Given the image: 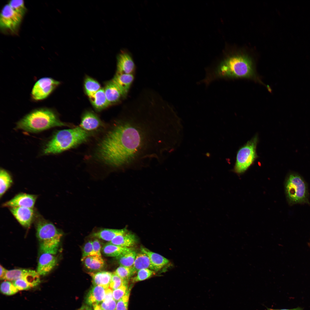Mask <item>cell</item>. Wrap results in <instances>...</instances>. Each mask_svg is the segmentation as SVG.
I'll return each mask as SVG.
<instances>
[{
    "mask_svg": "<svg viewBox=\"0 0 310 310\" xmlns=\"http://www.w3.org/2000/svg\"><path fill=\"white\" fill-rule=\"evenodd\" d=\"M177 122L163 111H126L99 141L95 157L115 168L162 163L177 143Z\"/></svg>",
    "mask_w": 310,
    "mask_h": 310,
    "instance_id": "cell-1",
    "label": "cell"
},
{
    "mask_svg": "<svg viewBox=\"0 0 310 310\" xmlns=\"http://www.w3.org/2000/svg\"><path fill=\"white\" fill-rule=\"evenodd\" d=\"M71 126L61 121L53 108L42 107L28 113L16 123V129L32 133L40 132L53 127Z\"/></svg>",
    "mask_w": 310,
    "mask_h": 310,
    "instance_id": "cell-2",
    "label": "cell"
},
{
    "mask_svg": "<svg viewBox=\"0 0 310 310\" xmlns=\"http://www.w3.org/2000/svg\"><path fill=\"white\" fill-rule=\"evenodd\" d=\"M91 133L80 126L57 131L45 145L43 154H57L73 148L87 141Z\"/></svg>",
    "mask_w": 310,
    "mask_h": 310,
    "instance_id": "cell-3",
    "label": "cell"
},
{
    "mask_svg": "<svg viewBox=\"0 0 310 310\" xmlns=\"http://www.w3.org/2000/svg\"><path fill=\"white\" fill-rule=\"evenodd\" d=\"M215 72L218 77L258 79L251 60L245 55H237L229 57Z\"/></svg>",
    "mask_w": 310,
    "mask_h": 310,
    "instance_id": "cell-4",
    "label": "cell"
},
{
    "mask_svg": "<svg viewBox=\"0 0 310 310\" xmlns=\"http://www.w3.org/2000/svg\"><path fill=\"white\" fill-rule=\"evenodd\" d=\"M34 222L41 252L56 254L62 236L61 232L52 222L37 212Z\"/></svg>",
    "mask_w": 310,
    "mask_h": 310,
    "instance_id": "cell-5",
    "label": "cell"
},
{
    "mask_svg": "<svg viewBox=\"0 0 310 310\" xmlns=\"http://www.w3.org/2000/svg\"><path fill=\"white\" fill-rule=\"evenodd\" d=\"M285 188L290 205L309 203L307 186L300 174L295 172H290L286 179Z\"/></svg>",
    "mask_w": 310,
    "mask_h": 310,
    "instance_id": "cell-6",
    "label": "cell"
},
{
    "mask_svg": "<svg viewBox=\"0 0 310 310\" xmlns=\"http://www.w3.org/2000/svg\"><path fill=\"white\" fill-rule=\"evenodd\" d=\"M257 135L254 136L238 151L234 172L238 174L244 172L257 157L256 152L258 142Z\"/></svg>",
    "mask_w": 310,
    "mask_h": 310,
    "instance_id": "cell-7",
    "label": "cell"
},
{
    "mask_svg": "<svg viewBox=\"0 0 310 310\" xmlns=\"http://www.w3.org/2000/svg\"><path fill=\"white\" fill-rule=\"evenodd\" d=\"M60 82L49 77H43L37 80L32 88L31 97L34 101L44 100L51 94Z\"/></svg>",
    "mask_w": 310,
    "mask_h": 310,
    "instance_id": "cell-8",
    "label": "cell"
},
{
    "mask_svg": "<svg viewBox=\"0 0 310 310\" xmlns=\"http://www.w3.org/2000/svg\"><path fill=\"white\" fill-rule=\"evenodd\" d=\"M23 17L14 10L8 4H6L1 13V28L12 32H16L20 24Z\"/></svg>",
    "mask_w": 310,
    "mask_h": 310,
    "instance_id": "cell-9",
    "label": "cell"
},
{
    "mask_svg": "<svg viewBox=\"0 0 310 310\" xmlns=\"http://www.w3.org/2000/svg\"><path fill=\"white\" fill-rule=\"evenodd\" d=\"M18 222L23 226L28 228L34 221L37 212L34 208L17 207L9 208Z\"/></svg>",
    "mask_w": 310,
    "mask_h": 310,
    "instance_id": "cell-10",
    "label": "cell"
},
{
    "mask_svg": "<svg viewBox=\"0 0 310 310\" xmlns=\"http://www.w3.org/2000/svg\"><path fill=\"white\" fill-rule=\"evenodd\" d=\"M38 196L36 195L21 193L2 204V207L9 208L21 207L34 208Z\"/></svg>",
    "mask_w": 310,
    "mask_h": 310,
    "instance_id": "cell-11",
    "label": "cell"
},
{
    "mask_svg": "<svg viewBox=\"0 0 310 310\" xmlns=\"http://www.w3.org/2000/svg\"><path fill=\"white\" fill-rule=\"evenodd\" d=\"M117 73L133 74L135 64L131 53L125 49L122 50L117 57Z\"/></svg>",
    "mask_w": 310,
    "mask_h": 310,
    "instance_id": "cell-12",
    "label": "cell"
},
{
    "mask_svg": "<svg viewBox=\"0 0 310 310\" xmlns=\"http://www.w3.org/2000/svg\"><path fill=\"white\" fill-rule=\"evenodd\" d=\"M52 254L42 253L39 257L37 272L40 275L45 276L50 273L56 266L57 258Z\"/></svg>",
    "mask_w": 310,
    "mask_h": 310,
    "instance_id": "cell-13",
    "label": "cell"
},
{
    "mask_svg": "<svg viewBox=\"0 0 310 310\" xmlns=\"http://www.w3.org/2000/svg\"><path fill=\"white\" fill-rule=\"evenodd\" d=\"M103 125V123L96 115L92 111H87L82 116L80 127L84 130L89 132Z\"/></svg>",
    "mask_w": 310,
    "mask_h": 310,
    "instance_id": "cell-14",
    "label": "cell"
},
{
    "mask_svg": "<svg viewBox=\"0 0 310 310\" xmlns=\"http://www.w3.org/2000/svg\"><path fill=\"white\" fill-rule=\"evenodd\" d=\"M104 89L110 105L118 102L126 96L112 80L106 84Z\"/></svg>",
    "mask_w": 310,
    "mask_h": 310,
    "instance_id": "cell-15",
    "label": "cell"
},
{
    "mask_svg": "<svg viewBox=\"0 0 310 310\" xmlns=\"http://www.w3.org/2000/svg\"><path fill=\"white\" fill-rule=\"evenodd\" d=\"M106 289L101 286L94 285L86 297V304L93 306L102 302L105 298Z\"/></svg>",
    "mask_w": 310,
    "mask_h": 310,
    "instance_id": "cell-16",
    "label": "cell"
},
{
    "mask_svg": "<svg viewBox=\"0 0 310 310\" xmlns=\"http://www.w3.org/2000/svg\"><path fill=\"white\" fill-rule=\"evenodd\" d=\"M134 79V76L133 74L116 73L112 80L126 96Z\"/></svg>",
    "mask_w": 310,
    "mask_h": 310,
    "instance_id": "cell-17",
    "label": "cell"
},
{
    "mask_svg": "<svg viewBox=\"0 0 310 310\" xmlns=\"http://www.w3.org/2000/svg\"><path fill=\"white\" fill-rule=\"evenodd\" d=\"M140 250L141 252L145 254L148 257L154 271H157L160 270L169 262V260L167 259L146 248L142 247Z\"/></svg>",
    "mask_w": 310,
    "mask_h": 310,
    "instance_id": "cell-18",
    "label": "cell"
},
{
    "mask_svg": "<svg viewBox=\"0 0 310 310\" xmlns=\"http://www.w3.org/2000/svg\"><path fill=\"white\" fill-rule=\"evenodd\" d=\"M92 279L94 285L101 286L105 289L109 287L113 273L108 271H100L88 273Z\"/></svg>",
    "mask_w": 310,
    "mask_h": 310,
    "instance_id": "cell-19",
    "label": "cell"
},
{
    "mask_svg": "<svg viewBox=\"0 0 310 310\" xmlns=\"http://www.w3.org/2000/svg\"><path fill=\"white\" fill-rule=\"evenodd\" d=\"M137 242L135 235L127 232L115 237L109 243L119 246L131 248Z\"/></svg>",
    "mask_w": 310,
    "mask_h": 310,
    "instance_id": "cell-20",
    "label": "cell"
},
{
    "mask_svg": "<svg viewBox=\"0 0 310 310\" xmlns=\"http://www.w3.org/2000/svg\"><path fill=\"white\" fill-rule=\"evenodd\" d=\"M127 232L126 228L121 229L103 228L94 232L92 235L94 237L110 242L117 236Z\"/></svg>",
    "mask_w": 310,
    "mask_h": 310,
    "instance_id": "cell-21",
    "label": "cell"
},
{
    "mask_svg": "<svg viewBox=\"0 0 310 310\" xmlns=\"http://www.w3.org/2000/svg\"><path fill=\"white\" fill-rule=\"evenodd\" d=\"M81 261L87 268L91 270H100L104 265V261L102 256L97 255L82 257Z\"/></svg>",
    "mask_w": 310,
    "mask_h": 310,
    "instance_id": "cell-22",
    "label": "cell"
},
{
    "mask_svg": "<svg viewBox=\"0 0 310 310\" xmlns=\"http://www.w3.org/2000/svg\"><path fill=\"white\" fill-rule=\"evenodd\" d=\"M89 97L92 104L97 110H101L110 105L106 96L104 88H101Z\"/></svg>",
    "mask_w": 310,
    "mask_h": 310,
    "instance_id": "cell-23",
    "label": "cell"
},
{
    "mask_svg": "<svg viewBox=\"0 0 310 310\" xmlns=\"http://www.w3.org/2000/svg\"><path fill=\"white\" fill-rule=\"evenodd\" d=\"M146 268L154 270L148 257L142 252L137 253L132 266L133 275L139 270Z\"/></svg>",
    "mask_w": 310,
    "mask_h": 310,
    "instance_id": "cell-24",
    "label": "cell"
},
{
    "mask_svg": "<svg viewBox=\"0 0 310 310\" xmlns=\"http://www.w3.org/2000/svg\"><path fill=\"white\" fill-rule=\"evenodd\" d=\"M132 250L131 248L123 247L108 243L103 246L102 251L106 256L116 257Z\"/></svg>",
    "mask_w": 310,
    "mask_h": 310,
    "instance_id": "cell-25",
    "label": "cell"
},
{
    "mask_svg": "<svg viewBox=\"0 0 310 310\" xmlns=\"http://www.w3.org/2000/svg\"><path fill=\"white\" fill-rule=\"evenodd\" d=\"M13 183L12 177L6 170L1 168L0 171V197L1 198Z\"/></svg>",
    "mask_w": 310,
    "mask_h": 310,
    "instance_id": "cell-26",
    "label": "cell"
},
{
    "mask_svg": "<svg viewBox=\"0 0 310 310\" xmlns=\"http://www.w3.org/2000/svg\"><path fill=\"white\" fill-rule=\"evenodd\" d=\"M137 254L132 250L116 258L120 266L130 267L133 266Z\"/></svg>",
    "mask_w": 310,
    "mask_h": 310,
    "instance_id": "cell-27",
    "label": "cell"
},
{
    "mask_svg": "<svg viewBox=\"0 0 310 310\" xmlns=\"http://www.w3.org/2000/svg\"><path fill=\"white\" fill-rule=\"evenodd\" d=\"M85 92L89 97L100 90V86L99 83L93 79L87 77L84 82Z\"/></svg>",
    "mask_w": 310,
    "mask_h": 310,
    "instance_id": "cell-28",
    "label": "cell"
},
{
    "mask_svg": "<svg viewBox=\"0 0 310 310\" xmlns=\"http://www.w3.org/2000/svg\"><path fill=\"white\" fill-rule=\"evenodd\" d=\"M28 270L18 269L7 270L3 280L13 281L21 278L26 274Z\"/></svg>",
    "mask_w": 310,
    "mask_h": 310,
    "instance_id": "cell-29",
    "label": "cell"
},
{
    "mask_svg": "<svg viewBox=\"0 0 310 310\" xmlns=\"http://www.w3.org/2000/svg\"><path fill=\"white\" fill-rule=\"evenodd\" d=\"M124 281H128L133 275L132 267H129L120 266L113 272Z\"/></svg>",
    "mask_w": 310,
    "mask_h": 310,
    "instance_id": "cell-30",
    "label": "cell"
},
{
    "mask_svg": "<svg viewBox=\"0 0 310 310\" xmlns=\"http://www.w3.org/2000/svg\"><path fill=\"white\" fill-rule=\"evenodd\" d=\"M0 290L3 294L7 295L14 294L19 291L12 282L7 280L1 283Z\"/></svg>",
    "mask_w": 310,
    "mask_h": 310,
    "instance_id": "cell-31",
    "label": "cell"
},
{
    "mask_svg": "<svg viewBox=\"0 0 310 310\" xmlns=\"http://www.w3.org/2000/svg\"><path fill=\"white\" fill-rule=\"evenodd\" d=\"M155 274L154 271L149 269H143L139 270L136 276L132 278L133 282L145 280Z\"/></svg>",
    "mask_w": 310,
    "mask_h": 310,
    "instance_id": "cell-32",
    "label": "cell"
},
{
    "mask_svg": "<svg viewBox=\"0 0 310 310\" xmlns=\"http://www.w3.org/2000/svg\"><path fill=\"white\" fill-rule=\"evenodd\" d=\"M131 287L130 286L128 288L125 294L118 301L116 304V310H128Z\"/></svg>",
    "mask_w": 310,
    "mask_h": 310,
    "instance_id": "cell-33",
    "label": "cell"
},
{
    "mask_svg": "<svg viewBox=\"0 0 310 310\" xmlns=\"http://www.w3.org/2000/svg\"><path fill=\"white\" fill-rule=\"evenodd\" d=\"M8 4L14 10L22 16L25 13L26 9L23 1L11 0Z\"/></svg>",
    "mask_w": 310,
    "mask_h": 310,
    "instance_id": "cell-34",
    "label": "cell"
},
{
    "mask_svg": "<svg viewBox=\"0 0 310 310\" xmlns=\"http://www.w3.org/2000/svg\"><path fill=\"white\" fill-rule=\"evenodd\" d=\"M128 283V281H125L120 287L113 290V297L116 301L121 299L126 293L129 288Z\"/></svg>",
    "mask_w": 310,
    "mask_h": 310,
    "instance_id": "cell-35",
    "label": "cell"
},
{
    "mask_svg": "<svg viewBox=\"0 0 310 310\" xmlns=\"http://www.w3.org/2000/svg\"><path fill=\"white\" fill-rule=\"evenodd\" d=\"M125 281L114 273H113L111 281L109 287L113 290H115L120 287Z\"/></svg>",
    "mask_w": 310,
    "mask_h": 310,
    "instance_id": "cell-36",
    "label": "cell"
},
{
    "mask_svg": "<svg viewBox=\"0 0 310 310\" xmlns=\"http://www.w3.org/2000/svg\"><path fill=\"white\" fill-rule=\"evenodd\" d=\"M12 283L19 290H27L32 288L27 282L22 278L13 281Z\"/></svg>",
    "mask_w": 310,
    "mask_h": 310,
    "instance_id": "cell-37",
    "label": "cell"
},
{
    "mask_svg": "<svg viewBox=\"0 0 310 310\" xmlns=\"http://www.w3.org/2000/svg\"><path fill=\"white\" fill-rule=\"evenodd\" d=\"M116 301L113 299L108 301H103L100 305L104 310H116Z\"/></svg>",
    "mask_w": 310,
    "mask_h": 310,
    "instance_id": "cell-38",
    "label": "cell"
},
{
    "mask_svg": "<svg viewBox=\"0 0 310 310\" xmlns=\"http://www.w3.org/2000/svg\"><path fill=\"white\" fill-rule=\"evenodd\" d=\"M94 255H96L93 251L92 241H89L85 244L83 247L82 257Z\"/></svg>",
    "mask_w": 310,
    "mask_h": 310,
    "instance_id": "cell-39",
    "label": "cell"
},
{
    "mask_svg": "<svg viewBox=\"0 0 310 310\" xmlns=\"http://www.w3.org/2000/svg\"><path fill=\"white\" fill-rule=\"evenodd\" d=\"M92 246L94 252L96 255L101 256V245L99 241L97 239L92 241Z\"/></svg>",
    "mask_w": 310,
    "mask_h": 310,
    "instance_id": "cell-40",
    "label": "cell"
},
{
    "mask_svg": "<svg viewBox=\"0 0 310 310\" xmlns=\"http://www.w3.org/2000/svg\"><path fill=\"white\" fill-rule=\"evenodd\" d=\"M113 299L114 298L113 290L109 287L106 289L105 297L103 301H108Z\"/></svg>",
    "mask_w": 310,
    "mask_h": 310,
    "instance_id": "cell-41",
    "label": "cell"
},
{
    "mask_svg": "<svg viewBox=\"0 0 310 310\" xmlns=\"http://www.w3.org/2000/svg\"><path fill=\"white\" fill-rule=\"evenodd\" d=\"M0 278L1 280H3L5 274L7 270L5 268L2 266H0Z\"/></svg>",
    "mask_w": 310,
    "mask_h": 310,
    "instance_id": "cell-42",
    "label": "cell"
},
{
    "mask_svg": "<svg viewBox=\"0 0 310 310\" xmlns=\"http://www.w3.org/2000/svg\"><path fill=\"white\" fill-rule=\"evenodd\" d=\"M78 310H92L90 305H82Z\"/></svg>",
    "mask_w": 310,
    "mask_h": 310,
    "instance_id": "cell-43",
    "label": "cell"
},
{
    "mask_svg": "<svg viewBox=\"0 0 310 310\" xmlns=\"http://www.w3.org/2000/svg\"><path fill=\"white\" fill-rule=\"evenodd\" d=\"M93 307V310H104L99 304L94 305Z\"/></svg>",
    "mask_w": 310,
    "mask_h": 310,
    "instance_id": "cell-44",
    "label": "cell"
},
{
    "mask_svg": "<svg viewBox=\"0 0 310 310\" xmlns=\"http://www.w3.org/2000/svg\"><path fill=\"white\" fill-rule=\"evenodd\" d=\"M268 310H301V309L299 308H297L293 309H280V310H276V309H268Z\"/></svg>",
    "mask_w": 310,
    "mask_h": 310,
    "instance_id": "cell-45",
    "label": "cell"
},
{
    "mask_svg": "<svg viewBox=\"0 0 310 310\" xmlns=\"http://www.w3.org/2000/svg\"></svg>",
    "mask_w": 310,
    "mask_h": 310,
    "instance_id": "cell-46",
    "label": "cell"
}]
</instances>
